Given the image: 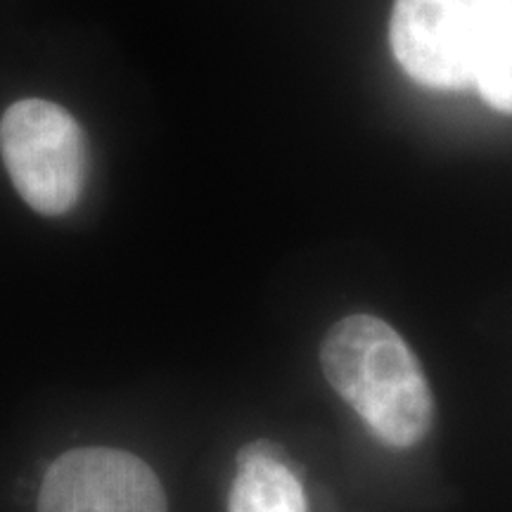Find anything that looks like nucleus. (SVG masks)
Listing matches in <instances>:
<instances>
[{
  "instance_id": "5",
  "label": "nucleus",
  "mask_w": 512,
  "mask_h": 512,
  "mask_svg": "<svg viewBox=\"0 0 512 512\" xmlns=\"http://www.w3.org/2000/svg\"><path fill=\"white\" fill-rule=\"evenodd\" d=\"M228 512H309L302 482L273 444L252 441L238 453Z\"/></svg>"
},
{
  "instance_id": "2",
  "label": "nucleus",
  "mask_w": 512,
  "mask_h": 512,
  "mask_svg": "<svg viewBox=\"0 0 512 512\" xmlns=\"http://www.w3.org/2000/svg\"><path fill=\"white\" fill-rule=\"evenodd\" d=\"M0 152L22 200L43 216H62L79 202L88 157L81 126L48 100H19L0 119Z\"/></svg>"
},
{
  "instance_id": "1",
  "label": "nucleus",
  "mask_w": 512,
  "mask_h": 512,
  "mask_svg": "<svg viewBox=\"0 0 512 512\" xmlns=\"http://www.w3.org/2000/svg\"><path fill=\"white\" fill-rule=\"evenodd\" d=\"M320 366L382 444L413 448L430 434V384L411 347L382 318L358 313L332 325L320 347Z\"/></svg>"
},
{
  "instance_id": "6",
  "label": "nucleus",
  "mask_w": 512,
  "mask_h": 512,
  "mask_svg": "<svg viewBox=\"0 0 512 512\" xmlns=\"http://www.w3.org/2000/svg\"><path fill=\"white\" fill-rule=\"evenodd\" d=\"M475 88L486 105L512 114V0H491L477 50Z\"/></svg>"
},
{
  "instance_id": "4",
  "label": "nucleus",
  "mask_w": 512,
  "mask_h": 512,
  "mask_svg": "<svg viewBox=\"0 0 512 512\" xmlns=\"http://www.w3.org/2000/svg\"><path fill=\"white\" fill-rule=\"evenodd\" d=\"M38 512H166V496L155 470L133 453L74 448L43 477Z\"/></svg>"
},
{
  "instance_id": "3",
  "label": "nucleus",
  "mask_w": 512,
  "mask_h": 512,
  "mask_svg": "<svg viewBox=\"0 0 512 512\" xmlns=\"http://www.w3.org/2000/svg\"><path fill=\"white\" fill-rule=\"evenodd\" d=\"M491 0H396L389 41L401 69L420 86H475L477 50Z\"/></svg>"
}]
</instances>
